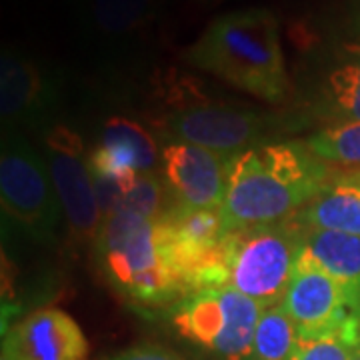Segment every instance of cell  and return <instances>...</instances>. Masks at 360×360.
Returning <instances> with one entry per match:
<instances>
[{
	"instance_id": "obj_6",
	"label": "cell",
	"mask_w": 360,
	"mask_h": 360,
	"mask_svg": "<svg viewBox=\"0 0 360 360\" xmlns=\"http://www.w3.org/2000/svg\"><path fill=\"white\" fill-rule=\"evenodd\" d=\"M262 307L232 286L198 290L176 302L172 326L220 360H250Z\"/></svg>"
},
{
	"instance_id": "obj_23",
	"label": "cell",
	"mask_w": 360,
	"mask_h": 360,
	"mask_svg": "<svg viewBox=\"0 0 360 360\" xmlns=\"http://www.w3.org/2000/svg\"><path fill=\"white\" fill-rule=\"evenodd\" d=\"M193 2H198V4H212V2H219V0H193Z\"/></svg>"
},
{
	"instance_id": "obj_20",
	"label": "cell",
	"mask_w": 360,
	"mask_h": 360,
	"mask_svg": "<svg viewBox=\"0 0 360 360\" xmlns=\"http://www.w3.org/2000/svg\"><path fill=\"white\" fill-rule=\"evenodd\" d=\"M165 180L155 176L153 172H142L115 212H134L146 219H158L168 208L165 206Z\"/></svg>"
},
{
	"instance_id": "obj_10",
	"label": "cell",
	"mask_w": 360,
	"mask_h": 360,
	"mask_svg": "<svg viewBox=\"0 0 360 360\" xmlns=\"http://www.w3.org/2000/svg\"><path fill=\"white\" fill-rule=\"evenodd\" d=\"M89 340L60 309H40L2 335L0 360H86Z\"/></svg>"
},
{
	"instance_id": "obj_19",
	"label": "cell",
	"mask_w": 360,
	"mask_h": 360,
	"mask_svg": "<svg viewBox=\"0 0 360 360\" xmlns=\"http://www.w3.org/2000/svg\"><path fill=\"white\" fill-rule=\"evenodd\" d=\"M360 333L333 330L316 336H300L290 360H350Z\"/></svg>"
},
{
	"instance_id": "obj_4",
	"label": "cell",
	"mask_w": 360,
	"mask_h": 360,
	"mask_svg": "<svg viewBox=\"0 0 360 360\" xmlns=\"http://www.w3.org/2000/svg\"><path fill=\"white\" fill-rule=\"evenodd\" d=\"M2 214L26 238L51 245L58 240L65 210L44 156L18 130L4 132L0 153Z\"/></svg>"
},
{
	"instance_id": "obj_17",
	"label": "cell",
	"mask_w": 360,
	"mask_h": 360,
	"mask_svg": "<svg viewBox=\"0 0 360 360\" xmlns=\"http://www.w3.org/2000/svg\"><path fill=\"white\" fill-rule=\"evenodd\" d=\"M309 150L322 162L360 165V122L345 120L312 134L307 142Z\"/></svg>"
},
{
	"instance_id": "obj_1",
	"label": "cell",
	"mask_w": 360,
	"mask_h": 360,
	"mask_svg": "<svg viewBox=\"0 0 360 360\" xmlns=\"http://www.w3.org/2000/svg\"><path fill=\"white\" fill-rule=\"evenodd\" d=\"M330 170L309 146L257 144L231 158L220 214L229 231L269 226L295 217L330 184Z\"/></svg>"
},
{
	"instance_id": "obj_5",
	"label": "cell",
	"mask_w": 360,
	"mask_h": 360,
	"mask_svg": "<svg viewBox=\"0 0 360 360\" xmlns=\"http://www.w3.org/2000/svg\"><path fill=\"white\" fill-rule=\"evenodd\" d=\"M304 250V226L295 219L232 231L226 240L229 286L266 310L281 304Z\"/></svg>"
},
{
	"instance_id": "obj_15",
	"label": "cell",
	"mask_w": 360,
	"mask_h": 360,
	"mask_svg": "<svg viewBox=\"0 0 360 360\" xmlns=\"http://www.w3.org/2000/svg\"><path fill=\"white\" fill-rule=\"evenodd\" d=\"M304 248L340 283L360 288V236L304 229Z\"/></svg>"
},
{
	"instance_id": "obj_9",
	"label": "cell",
	"mask_w": 360,
	"mask_h": 360,
	"mask_svg": "<svg viewBox=\"0 0 360 360\" xmlns=\"http://www.w3.org/2000/svg\"><path fill=\"white\" fill-rule=\"evenodd\" d=\"M231 158V155L168 139L160 146V165L172 205L188 210H220Z\"/></svg>"
},
{
	"instance_id": "obj_14",
	"label": "cell",
	"mask_w": 360,
	"mask_h": 360,
	"mask_svg": "<svg viewBox=\"0 0 360 360\" xmlns=\"http://www.w3.org/2000/svg\"><path fill=\"white\" fill-rule=\"evenodd\" d=\"M295 219L304 229L360 236V184L347 176L330 182Z\"/></svg>"
},
{
	"instance_id": "obj_7",
	"label": "cell",
	"mask_w": 360,
	"mask_h": 360,
	"mask_svg": "<svg viewBox=\"0 0 360 360\" xmlns=\"http://www.w3.org/2000/svg\"><path fill=\"white\" fill-rule=\"evenodd\" d=\"M44 160L65 210L66 224L80 240H94L104 217L80 136L66 127L49 130L44 136Z\"/></svg>"
},
{
	"instance_id": "obj_22",
	"label": "cell",
	"mask_w": 360,
	"mask_h": 360,
	"mask_svg": "<svg viewBox=\"0 0 360 360\" xmlns=\"http://www.w3.org/2000/svg\"><path fill=\"white\" fill-rule=\"evenodd\" d=\"M350 360H360V342L354 347V352H352V356H350Z\"/></svg>"
},
{
	"instance_id": "obj_2",
	"label": "cell",
	"mask_w": 360,
	"mask_h": 360,
	"mask_svg": "<svg viewBox=\"0 0 360 360\" xmlns=\"http://www.w3.org/2000/svg\"><path fill=\"white\" fill-rule=\"evenodd\" d=\"M184 60L264 103L281 104L290 90L281 26L269 8L217 16L184 51Z\"/></svg>"
},
{
	"instance_id": "obj_12",
	"label": "cell",
	"mask_w": 360,
	"mask_h": 360,
	"mask_svg": "<svg viewBox=\"0 0 360 360\" xmlns=\"http://www.w3.org/2000/svg\"><path fill=\"white\" fill-rule=\"evenodd\" d=\"M160 162V148L141 122L112 116L104 122L101 142L89 155V167L98 176H120L127 172H153Z\"/></svg>"
},
{
	"instance_id": "obj_11",
	"label": "cell",
	"mask_w": 360,
	"mask_h": 360,
	"mask_svg": "<svg viewBox=\"0 0 360 360\" xmlns=\"http://www.w3.org/2000/svg\"><path fill=\"white\" fill-rule=\"evenodd\" d=\"M54 103V84L39 63L13 46L0 54V115L4 132L39 124Z\"/></svg>"
},
{
	"instance_id": "obj_16",
	"label": "cell",
	"mask_w": 360,
	"mask_h": 360,
	"mask_svg": "<svg viewBox=\"0 0 360 360\" xmlns=\"http://www.w3.org/2000/svg\"><path fill=\"white\" fill-rule=\"evenodd\" d=\"M298 328L283 304L262 310L250 360H290L298 345Z\"/></svg>"
},
{
	"instance_id": "obj_13",
	"label": "cell",
	"mask_w": 360,
	"mask_h": 360,
	"mask_svg": "<svg viewBox=\"0 0 360 360\" xmlns=\"http://www.w3.org/2000/svg\"><path fill=\"white\" fill-rule=\"evenodd\" d=\"M160 0H80V18L90 37L120 42L141 37L158 16Z\"/></svg>"
},
{
	"instance_id": "obj_21",
	"label": "cell",
	"mask_w": 360,
	"mask_h": 360,
	"mask_svg": "<svg viewBox=\"0 0 360 360\" xmlns=\"http://www.w3.org/2000/svg\"><path fill=\"white\" fill-rule=\"evenodd\" d=\"M110 360H184L176 352L168 350V348L158 347V345H139L129 350H122L120 354H116Z\"/></svg>"
},
{
	"instance_id": "obj_8",
	"label": "cell",
	"mask_w": 360,
	"mask_h": 360,
	"mask_svg": "<svg viewBox=\"0 0 360 360\" xmlns=\"http://www.w3.org/2000/svg\"><path fill=\"white\" fill-rule=\"evenodd\" d=\"M168 139L188 142L222 155H238L257 146L264 134V116L232 104H193L168 116Z\"/></svg>"
},
{
	"instance_id": "obj_3",
	"label": "cell",
	"mask_w": 360,
	"mask_h": 360,
	"mask_svg": "<svg viewBox=\"0 0 360 360\" xmlns=\"http://www.w3.org/2000/svg\"><path fill=\"white\" fill-rule=\"evenodd\" d=\"M92 243L106 283L132 304L156 309L188 296L156 219L134 212L106 214Z\"/></svg>"
},
{
	"instance_id": "obj_18",
	"label": "cell",
	"mask_w": 360,
	"mask_h": 360,
	"mask_svg": "<svg viewBox=\"0 0 360 360\" xmlns=\"http://www.w3.org/2000/svg\"><path fill=\"white\" fill-rule=\"evenodd\" d=\"M324 101L345 120L360 122V60L338 66L326 77Z\"/></svg>"
}]
</instances>
